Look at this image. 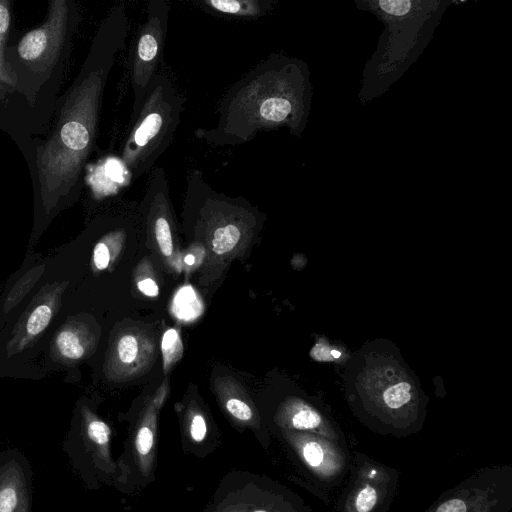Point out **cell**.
Here are the masks:
<instances>
[{
  "instance_id": "cell-1",
  "label": "cell",
  "mask_w": 512,
  "mask_h": 512,
  "mask_svg": "<svg viewBox=\"0 0 512 512\" xmlns=\"http://www.w3.org/2000/svg\"><path fill=\"white\" fill-rule=\"evenodd\" d=\"M128 30L125 5H114L101 21L73 83L59 97L44 137L22 152L35 203L43 216L72 204L81 194L105 87L116 57L125 47Z\"/></svg>"
},
{
  "instance_id": "cell-2",
  "label": "cell",
  "mask_w": 512,
  "mask_h": 512,
  "mask_svg": "<svg viewBox=\"0 0 512 512\" xmlns=\"http://www.w3.org/2000/svg\"><path fill=\"white\" fill-rule=\"evenodd\" d=\"M313 87L303 60L273 53L229 87L213 127L194 136L213 146L245 144L260 132L287 128L300 138L311 111Z\"/></svg>"
},
{
  "instance_id": "cell-3",
  "label": "cell",
  "mask_w": 512,
  "mask_h": 512,
  "mask_svg": "<svg viewBox=\"0 0 512 512\" xmlns=\"http://www.w3.org/2000/svg\"><path fill=\"white\" fill-rule=\"evenodd\" d=\"M81 18L76 1L51 0L43 22L6 47V60L44 134L60 97Z\"/></svg>"
},
{
  "instance_id": "cell-4",
  "label": "cell",
  "mask_w": 512,
  "mask_h": 512,
  "mask_svg": "<svg viewBox=\"0 0 512 512\" xmlns=\"http://www.w3.org/2000/svg\"><path fill=\"white\" fill-rule=\"evenodd\" d=\"M451 0H356L359 10L384 25L376 49L366 62L359 91L362 104L385 93L419 58Z\"/></svg>"
},
{
  "instance_id": "cell-5",
  "label": "cell",
  "mask_w": 512,
  "mask_h": 512,
  "mask_svg": "<svg viewBox=\"0 0 512 512\" xmlns=\"http://www.w3.org/2000/svg\"><path fill=\"white\" fill-rule=\"evenodd\" d=\"M185 188V205L193 210L195 232L214 259H229L250 243L261 216L246 199L215 191L198 169L187 174Z\"/></svg>"
},
{
  "instance_id": "cell-6",
  "label": "cell",
  "mask_w": 512,
  "mask_h": 512,
  "mask_svg": "<svg viewBox=\"0 0 512 512\" xmlns=\"http://www.w3.org/2000/svg\"><path fill=\"white\" fill-rule=\"evenodd\" d=\"M185 99L171 79L158 72L147 87L143 102L132 117L120 152L129 183L156 166L158 159L172 143L181 123Z\"/></svg>"
},
{
  "instance_id": "cell-7",
  "label": "cell",
  "mask_w": 512,
  "mask_h": 512,
  "mask_svg": "<svg viewBox=\"0 0 512 512\" xmlns=\"http://www.w3.org/2000/svg\"><path fill=\"white\" fill-rule=\"evenodd\" d=\"M11 5L10 0H0V131L8 134L23 152L44 135V130L22 96L17 77L6 60Z\"/></svg>"
},
{
  "instance_id": "cell-8",
  "label": "cell",
  "mask_w": 512,
  "mask_h": 512,
  "mask_svg": "<svg viewBox=\"0 0 512 512\" xmlns=\"http://www.w3.org/2000/svg\"><path fill=\"white\" fill-rule=\"evenodd\" d=\"M170 6L165 0H150L139 25L129 59V80L133 93L131 118L139 110L147 87L158 74L166 36Z\"/></svg>"
},
{
  "instance_id": "cell-9",
  "label": "cell",
  "mask_w": 512,
  "mask_h": 512,
  "mask_svg": "<svg viewBox=\"0 0 512 512\" xmlns=\"http://www.w3.org/2000/svg\"><path fill=\"white\" fill-rule=\"evenodd\" d=\"M156 357L153 337L139 327L117 334L107 353L105 374L113 381H128L150 370Z\"/></svg>"
},
{
  "instance_id": "cell-10",
  "label": "cell",
  "mask_w": 512,
  "mask_h": 512,
  "mask_svg": "<svg viewBox=\"0 0 512 512\" xmlns=\"http://www.w3.org/2000/svg\"><path fill=\"white\" fill-rule=\"evenodd\" d=\"M274 0H201L197 5L215 15L236 19H256L267 15Z\"/></svg>"
},
{
  "instance_id": "cell-11",
  "label": "cell",
  "mask_w": 512,
  "mask_h": 512,
  "mask_svg": "<svg viewBox=\"0 0 512 512\" xmlns=\"http://www.w3.org/2000/svg\"><path fill=\"white\" fill-rule=\"evenodd\" d=\"M59 299V291L56 290L51 295L47 294V298L34 307L28 315L23 329L12 342L14 351L22 350L48 327Z\"/></svg>"
},
{
  "instance_id": "cell-12",
  "label": "cell",
  "mask_w": 512,
  "mask_h": 512,
  "mask_svg": "<svg viewBox=\"0 0 512 512\" xmlns=\"http://www.w3.org/2000/svg\"><path fill=\"white\" fill-rule=\"evenodd\" d=\"M92 336L80 326L61 329L54 339L57 355L69 361L83 358L92 345Z\"/></svg>"
},
{
  "instance_id": "cell-13",
  "label": "cell",
  "mask_w": 512,
  "mask_h": 512,
  "mask_svg": "<svg viewBox=\"0 0 512 512\" xmlns=\"http://www.w3.org/2000/svg\"><path fill=\"white\" fill-rule=\"evenodd\" d=\"M216 390L225 408L235 419L247 422L253 418V409L239 383L232 377H220L215 381Z\"/></svg>"
},
{
  "instance_id": "cell-14",
  "label": "cell",
  "mask_w": 512,
  "mask_h": 512,
  "mask_svg": "<svg viewBox=\"0 0 512 512\" xmlns=\"http://www.w3.org/2000/svg\"><path fill=\"white\" fill-rule=\"evenodd\" d=\"M126 239L124 229H114L106 233L94 246L92 264L96 271L108 269L117 259Z\"/></svg>"
},
{
  "instance_id": "cell-15",
  "label": "cell",
  "mask_w": 512,
  "mask_h": 512,
  "mask_svg": "<svg viewBox=\"0 0 512 512\" xmlns=\"http://www.w3.org/2000/svg\"><path fill=\"white\" fill-rule=\"evenodd\" d=\"M203 310V302L191 285H184L177 290L171 304L175 318L182 322H192L201 316Z\"/></svg>"
},
{
  "instance_id": "cell-16",
  "label": "cell",
  "mask_w": 512,
  "mask_h": 512,
  "mask_svg": "<svg viewBox=\"0 0 512 512\" xmlns=\"http://www.w3.org/2000/svg\"><path fill=\"white\" fill-rule=\"evenodd\" d=\"M284 416L289 424L296 429L311 430L321 424L320 415L315 410L299 402L287 405L284 410Z\"/></svg>"
},
{
  "instance_id": "cell-17",
  "label": "cell",
  "mask_w": 512,
  "mask_h": 512,
  "mask_svg": "<svg viewBox=\"0 0 512 512\" xmlns=\"http://www.w3.org/2000/svg\"><path fill=\"white\" fill-rule=\"evenodd\" d=\"M163 370L167 373L182 357L183 343L177 329L166 330L161 340Z\"/></svg>"
},
{
  "instance_id": "cell-18",
  "label": "cell",
  "mask_w": 512,
  "mask_h": 512,
  "mask_svg": "<svg viewBox=\"0 0 512 512\" xmlns=\"http://www.w3.org/2000/svg\"><path fill=\"white\" fill-rule=\"evenodd\" d=\"M410 384L399 382L389 387L383 394L385 404L391 409H397L410 400Z\"/></svg>"
},
{
  "instance_id": "cell-19",
  "label": "cell",
  "mask_w": 512,
  "mask_h": 512,
  "mask_svg": "<svg viewBox=\"0 0 512 512\" xmlns=\"http://www.w3.org/2000/svg\"><path fill=\"white\" fill-rule=\"evenodd\" d=\"M89 439L99 446H104L110 438V428L108 425L97 418H90L86 425Z\"/></svg>"
},
{
  "instance_id": "cell-20",
  "label": "cell",
  "mask_w": 512,
  "mask_h": 512,
  "mask_svg": "<svg viewBox=\"0 0 512 512\" xmlns=\"http://www.w3.org/2000/svg\"><path fill=\"white\" fill-rule=\"evenodd\" d=\"M19 504V494L12 485L0 488V512H15Z\"/></svg>"
},
{
  "instance_id": "cell-21",
  "label": "cell",
  "mask_w": 512,
  "mask_h": 512,
  "mask_svg": "<svg viewBox=\"0 0 512 512\" xmlns=\"http://www.w3.org/2000/svg\"><path fill=\"white\" fill-rule=\"evenodd\" d=\"M377 501V493L371 486H366L356 497V509L358 512H370Z\"/></svg>"
},
{
  "instance_id": "cell-22",
  "label": "cell",
  "mask_w": 512,
  "mask_h": 512,
  "mask_svg": "<svg viewBox=\"0 0 512 512\" xmlns=\"http://www.w3.org/2000/svg\"><path fill=\"white\" fill-rule=\"evenodd\" d=\"M154 442L153 432L147 423L141 426L136 436V448L141 455H146L150 452Z\"/></svg>"
},
{
  "instance_id": "cell-23",
  "label": "cell",
  "mask_w": 512,
  "mask_h": 512,
  "mask_svg": "<svg viewBox=\"0 0 512 512\" xmlns=\"http://www.w3.org/2000/svg\"><path fill=\"white\" fill-rule=\"evenodd\" d=\"M304 459L308 464L318 467L323 463L324 452L322 447L316 442H307L302 449Z\"/></svg>"
},
{
  "instance_id": "cell-24",
  "label": "cell",
  "mask_w": 512,
  "mask_h": 512,
  "mask_svg": "<svg viewBox=\"0 0 512 512\" xmlns=\"http://www.w3.org/2000/svg\"><path fill=\"white\" fill-rule=\"evenodd\" d=\"M137 288L147 297H156L159 294L158 283L152 277L139 278L137 280Z\"/></svg>"
},
{
  "instance_id": "cell-25",
  "label": "cell",
  "mask_w": 512,
  "mask_h": 512,
  "mask_svg": "<svg viewBox=\"0 0 512 512\" xmlns=\"http://www.w3.org/2000/svg\"><path fill=\"white\" fill-rule=\"evenodd\" d=\"M190 433L195 441L204 439L206 435V422L202 415L196 414L193 416L190 425Z\"/></svg>"
},
{
  "instance_id": "cell-26",
  "label": "cell",
  "mask_w": 512,
  "mask_h": 512,
  "mask_svg": "<svg viewBox=\"0 0 512 512\" xmlns=\"http://www.w3.org/2000/svg\"><path fill=\"white\" fill-rule=\"evenodd\" d=\"M436 512H466V505L463 500L453 498L439 506Z\"/></svg>"
},
{
  "instance_id": "cell-27",
  "label": "cell",
  "mask_w": 512,
  "mask_h": 512,
  "mask_svg": "<svg viewBox=\"0 0 512 512\" xmlns=\"http://www.w3.org/2000/svg\"><path fill=\"white\" fill-rule=\"evenodd\" d=\"M183 261L187 266H193L196 263V258L194 254H186Z\"/></svg>"
},
{
  "instance_id": "cell-28",
  "label": "cell",
  "mask_w": 512,
  "mask_h": 512,
  "mask_svg": "<svg viewBox=\"0 0 512 512\" xmlns=\"http://www.w3.org/2000/svg\"><path fill=\"white\" fill-rule=\"evenodd\" d=\"M331 355L334 357V358H338L341 356V353L337 350H331Z\"/></svg>"
},
{
  "instance_id": "cell-29",
  "label": "cell",
  "mask_w": 512,
  "mask_h": 512,
  "mask_svg": "<svg viewBox=\"0 0 512 512\" xmlns=\"http://www.w3.org/2000/svg\"><path fill=\"white\" fill-rule=\"evenodd\" d=\"M255 512H265V511H255Z\"/></svg>"
}]
</instances>
